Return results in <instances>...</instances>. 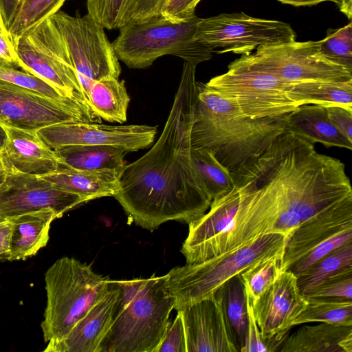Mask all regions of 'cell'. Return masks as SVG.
<instances>
[{
  "mask_svg": "<svg viewBox=\"0 0 352 352\" xmlns=\"http://www.w3.org/2000/svg\"><path fill=\"white\" fill-rule=\"evenodd\" d=\"M280 346V352H352V326L304 324L287 336Z\"/></svg>",
  "mask_w": 352,
  "mask_h": 352,
  "instance_id": "cb8c5ba5",
  "label": "cell"
},
{
  "mask_svg": "<svg viewBox=\"0 0 352 352\" xmlns=\"http://www.w3.org/2000/svg\"><path fill=\"white\" fill-rule=\"evenodd\" d=\"M13 41L19 67L69 97L88 104L66 43L52 16L40 21Z\"/></svg>",
  "mask_w": 352,
  "mask_h": 352,
  "instance_id": "9c48e42d",
  "label": "cell"
},
{
  "mask_svg": "<svg viewBox=\"0 0 352 352\" xmlns=\"http://www.w3.org/2000/svg\"><path fill=\"white\" fill-rule=\"evenodd\" d=\"M231 175L241 201L222 241L223 252L263 234L278 233L289 239L302 223L352 201L344 164L291 133L280 135Z\"/></svg>",
  "mask_w": 352,
  "mask_h": 352,
  "instance_id": "6da1fadb",
  "label": "cell"
},
{
  "mask_svg": "<svg viewBox=\"0 0 352 352\" xmlns=\"http://www.w3.org/2000/svg\"><path fill=\"white\" fill-rule=\"evenodd\" d=\"M80 196L55 186L42 177L8 173L0 186V217L8 218L23 213L50 208L58 217L85 203Z\"/></svg>",
  "mask_w": 352,
  "mask_h": 352,
  "instance_id": "2e32d148",
  "label": "cell"
},
{
  "mask_svg": "<svg viewBox=\"0 0 352 352\" xmlns=\"http://www.w3.org/2000/svg\"><path fill=\"white\" fill-rule=\"evenodd\" d=\"M61 164L80 170L122 168L127 151L113 146L75 145L54 148Z\"/></svg>",
  "mask_w": 352,
  "mask_h": 352,
  "instance_id": "484cf974",
  "label": "cell"
},
{
  "mask_svg": "<svg viewBox=\"0 0 352 352\" xmlns=\"http://www.w3.org/2000/svg\"><path fill=\"white\" fill-rule=\"evenodd\" d=\"M36 133L52 149L75 145L113 146L129 153L149 147L157 130L156 126L144 124L105 125L70 122L50 125Z\"/></svg>",
  "mask_w": 352,
  "mask_h": 352,
  "instance_id": "5bb4252c",
  "label": "cell"
},
{
  "mask_svg": "<svg viewBox=\"0 0 352 352\" xmlns=\"http://www.w3.org/2000/svg\"><path fill=\"white\" fill-rule=\"evenodd\" d=\"M165 0H127L122 25L135 21H142L160 15Z\"/></svg>",
  "mask_w": 352,
  "mask_h": 352,
  "instance_id": "ab89813d",
  "label": "cell"
},
{
  "mask_svg": "<svg viewBox=\"0 0 352 352\" xmlns=\"http://www.w3.org/2000/svg\"><path fill=\"white\" fill-rule=\"evenodd\" d=\"M0 29L1 30H7L5 26H4V24H3V20H2V18H1V13H0Z\"/></svg>",
  "mask_w": 352,
  "mask_h": 352,
  "instance_id": "f5cc1de1",
  "label": "cell"
},
{
  "mask_svg": "<svg viewBox=\"0 0 352 352\" xmlns=\"http://www.w3.org/2000/svg\"><path fill=\"white\" fill-rule=\"evenodd\" d=\"M122 291L112 280L107 292L61 340L50 341L45 352H100L118 309Z\"/></svg>",
  "mask_w": 352,
  "mask_h": 352,
  "instance_id": "d6986e66",
  "label": "cell"
},
{
  "mask_svg": "<svg viewBox=\"0 0 352 352\" xmlns=\"http://www.w3.org/2000/svg\"><path fill=\"white\" fill-rule=\"evenodd\" d=\"M293 84L254 67L243 56L230 63L226 73L206 83L251 118L280 116L296 109L287 94Z\"/></svg>",
  "mask_w": 352,
  "mask_h": 352,
  "instance_id": "ba28073f",
  "label": "cell"
},
{
  "mask_svg": "<svg viewBox=\"0 0 352 352\" xmlns=\"http://www.w3.org/2000/svg\"><path fill=\"white\" fill-rule=\"evenodd\" d=\"M287 94L297 104L338 106L352 111V80H306L294 83Z\"/></svg>",
  "mask_w": 352,
  "mask_h": 352,
  "instance_id": "4316f807",
  "label": "cell"
},
{
  "mask_svg": "<svg viewBox=\"0 0 352 352\" xmlns=\"http://www.w3.org/2000/svg\"><path fill=\"white\" fill-rule=\"evenodd\" d=\"M352 242V227L341 230L320 243L294 263L288 270L298 278L316 262L339 247Z\"/></svg>",
  "mask_w": 352,
  "mask_h": 352,
  "instance_id": "8d00e7d4",
  "label": "cell"
},
{
  "mask_svg": "<svg viewBox=\"0 0 352 352\" xmlns=\"http://www.w3.org/2000/svg\"><path fill=\"white\" fill-rule=\"evenodd\" d=\"M350 227H352V201L335 206L302 223L286 243L280 271L289 270L316 245Z\"/></svg>",
  "mask_w": 352,
  "mask_h": 352,
  "instance_id": "44dd1931",
  "label": "cell"
},
{
  "mask_svg": "<svg viewBox=\"0 0 352 352\" xmlns=\"http://www.w3.org/2000/svg\"><path fill=\"white\" fill-rule=\"evenodd\" d=\"M339 9L349 19L352 18V0H341Z\"/></svg>",
  "mask_w": 352,
  "mask_h": 352,
  "instance_id": "681fc988",
  "label": "cell"
},
{
  "mask_svg": "<svg viewBox=\"0 0 352 352\" xmlns=\"http://www.w3.org/2000/svg\"><path fill=\"white\" fill-rule=\"evenodd\" d=\"M8 140L6 130L3 126L0 124V151L6 145Z\"/></svg>",
  "mask_w": 352,
  "mask_h": 352,
  "instance_id": "f907efd6",
  "label": "cell"
},
{
  "mask_svg": "<svg viewBox=\"0 0 352 352\" xmlns=\"http://www.w3.org/2000/svg\"><path fill=\"white\" fill-rule=\"evenodd\" d=\"M195 69L184 62L162 133L147 153L124 166L114 195L136 225L151 232L168 221L188 224L206 213L212 201L191 159Z\"/></svg>",
  "mask_w": 352,
  "mask_h": 352,
  "instance_id": "7a4b0ae2",
  "label": "cell"
},
{
  "mask_svg": "<svg viewBox=\"0 0 352 352\" xmlns=\"http://www.w3.org/2000/svg\"><path fill=\"white\" fill-rule=\"evenodd\" d=\"M87 98L89 107L100 119L109 122L126 121L130 97L124 80L106 77L95 81L88 91Z\"/></svg>",
  "mask_w": 352,
  "mask_h": 352,
  "instance_id": "83f0119b",
  "label": "cell"
},
{
  "mask_svg": "<svg viewBox=\"0 0 352 352\" xmlns=\"http://www.w3.org/2000/svg\"><path fill=\"white\" fill-rule=\"evenodd\" d=\"M201 0H165L160 15L172 22L182 23L195 16V9Z\"/></svg>",
  "mask_w": 352,
  "mask_h": 352,
  "instance_id": "b9f144b4",
  "label": "cell"
},
{
  "mask_svg": "<svg viewBox=\"0 0 352 352\" xmlns=\"http://www.w3.org/2000/svg\"><path fill=\"white\" fill-rule=\"evenodd\" d=\"M51 16L66 43L87 97L95 81L106 77L119 78V60L100 24L88 13L73 16L58 11Z\"/></svg>",
  "mask_w": 352,
  "mask_h": 352,
  "instance_id": "30bf717a",
  "label": "cell"
},
{
  "mask_svg": "<svg viewBox=\"0 0 352 352\" xmlns=\"http://www.w3.org/2000/svg\"><path fill=\"white\" fill-rule=\"evenodd\" d=\"M12 226L9 218L0 217V260L8 259Z\"/></svg>",
  "mask_w": 352,
  "mask_h": 352,
  "instance_id": "bcb514c9",
  "label": "cell"
},
{
  "mask_svg": "<svg viewBox=\"0 0 352 352\" xmlns=\"http://www.w3.org/2000/svg\"><path fill=\"white\" fill-rule=\"evenodd\" d=\"M281 261L279 257L266 258L240 274L252 305L276 280L281 272Z\"/></svg>",
  "mask_w": 352,
  "mask_h": 352,
  "instance_id": "e575fe53",
  "label": "cell"
},
{
  "mask_svg": "<svg viewBox=\"0 0 352 352\" xmlns=\"http://www.w3.org/2000/svg\"><path fill=\"white\" fill-rule=\"evenodd\" d=\"M214 296L221 305L227 323L240 351L245 342L248 324L247 296L240 274L223 283Z\"/></svg>",
  "mask_w": 352,
  "mask_h": 352,
  "instance_id": "f1b7e54d",
  "label": "cell"
},
{
  "mask_svg": "<svg viewBox=\"0 0 352 352\" xmlns=\"http://www.w3.org/2000/svg\"><path fill=\"white\" fill-rule=\"evenodd\" d=\"M288 239L283 234H263L250 242L204 261L186 264L169 271L167 283L175 299L174 309L181 310L214 297L227 280L255 263L272 257H283Z\"/></svg>",
  "mask_w": 352,
  "mask_h": 352,
  "instance_id": "5b68a950",
  "label": "cell"
},
{
  "mask_svg": "<svg viewBox=\"0 0 352 352\" xmlns=\"http://www.w3.org/2000/svg\"><path fill=\"white\" fill-rule=\"evenodd\" d=\"M241 56L254 67L291 83L352 80L351 72L329 61L320 54L318 41L294 40L261 45L254 54Z\"/></svg>",
  "mask_w": 352,
  "mask_h": 352,
  "instance_id": "4fadbf2b",
  "label": "cell"
},
{
  "mask_svg": "<svg viewBox=\"0 0 352 352\" xmlns=\"http://www.w3.org/2000/svg\"><path fill=\"white\" fill-rule=\"evenodd\" d=\"M0 80L54 99L71 98L42 78L26 72L19 71L16 68L0 67Z\"/></svg>",
  "mask_w": 352,
  "mask_h": 352,
  "instance_id": "d590c367",
  "label": "cell"
},
{
  "mask_svg": "<svg viewBox=\"0 0 352 352\" xmlns=\"http://www.w3.org/2000/svg\"><path fill=\"white\" fill-rule=\"evenodd\" d=\"M307 298H342L352 299V267L346 268L325 280Z\"/></svg>",
  "mask_w": 352,
  "mask_h": 352,
  "instance_id": "f35d334b",
  "label": "cell"
},
{
  "mask_svg": "<svg viewBox=\"0 0 352 352\" xmlns=\"http://www.w3.org/2000/svg\"><path fill=\"white\" fill-rule=\"evenodd\" d=\"M349 267H352V242L333 250L313 264L297 278L298 287L305 296L328 278Z\"/></svg>",
  "mask_w": 352,
  "mask_h": 352,
  "instance_id": "f546056e",
  "label": "cell"
},
{
  "mask_svg": "<svg viewBox=\"0 0 352 352\" xmlns=\"http://www.w3.org/2000/svg\"><path fill=\"white\" fill-rule=\"evenodd\" d=\"M180 311L186 352H239L219 301L214 296Z\"/></svg>",
  "mask_w": 352,
  "mask_h": 352,
  "instance_id": "ac0fdd59",
  "label": "cell"
},
{
  "mask_svg": "<svg viewBox=\"0 0 352 352\" xmlns=\"http://www.w3.org/2000/svg\"><path fill=\"white\" fill-rule=\"evenodd\" d=\"M197 16L176 23L162 15L128 23L112 43L119 60L131 69L150 67L158 58L173 55L194 66L212 58V50L195 40Z\"/></svg>",
  "mask_w": 352,
  "mask_h": 352,
  "instance_id": "52a82bcc",
  "label": "cell"
},
{
  "mask_svg": "<svg viewBox=\"0 0 352 352\" xmlns=\"http://www.w3.org/2000/svg\"><path fill=\"white\" fill-rule=\"evenodd\" d=\"M116 283L121 298L100 352H155L175 305L167 275Z\"/></svg>",
  "mask_w": 352,
  "mask_h": 352,
  "instance_id": "277c9868",
  "label": "cell"
},
{
  "mask_svg": "<svg viewBox=\"0 0 352 352\" xmlns=\"http://www.w3.org/2000/svg\"><path fill=\"white\" fill-rule=\"evenodd\" d=\"M307 305V300L298 287L297 277L288 270L282 271L252 305L261 338L271 351L281 346Z\"/></svg>",
  "mask_w": 352,
  "mask_h": 352,
  "instance_id": "9a60e30c",
  "label": "cell"
},
{
  "mask_svg": "<svg viewBox=\"0 0 352 352\" xmlns=\"http://www.w3.org/2000/svg\"><path fill=\"white\" fill-rule=\"evenodd\" d=\"M70 122H100L86 102L71 98L58 100L0 80V124L36 132Z\"/></svg>",
  "mask_w": 352,
  "mask_h": 352,
  "instance_id": "8fae6325",
  "label": "cell"
},
{
  "mask_svg": "<svg viewBox=\"0 0 352 352\" xmlns=\"http://www.w3.org/2000/svg\"><path fill=\"white\" fill-rule=\"evenodd\" d=\"M127 0H87L88 14L109 30L122 26L123 16Z\"/></svg>",
  "mask_w": 352,
  "mask_h": 352,
  "instance_id": "74e56055",
  "label": "cell"
},
{
  "mask_svg": "<svg viewBox=\"0 0 352 352\" xmlns=\"http://www.w3.org/2000/svg\"><path fill=\"white\" fill-rule=\"evenodd\" d=\"M320 54L329 61L352 72V23L338 29H329L318 41Z\"/></svg>",
  "mask_w": 352,
  "mask_h": 352,
  "instance_id": "836d02e7",
  "label": "cell"
},
{
  "mask_svg": "<svg viewBox=\"0 0 352 352\" xmlns=\"http://www.w3.org/2000/svg\"><path fill=\"white\" fill-rule=\"evenodd\" d=\"M247 296V309H248V329L243 346L241 349V352H267L271 351L270 347L263 341L261 333L256 322L252 305L250 298Z\"/></svg>",
  "mask_w": 352,
  "mask_h": 352,
  "instance_id": "7bdbcfd3",
  "label": "cell"
},
{
  "mask_svg": "<svg viewBox=\"0 0 352 352\" xmlns=\"http://www.w3.org/2000/svg\"><path fill=\"white\" fill-rule=\"evenodd\" d=\"M278 1L285 3L289 4L294 6L299 7V6H311L318 4L324 1H332L336 3L338 8L340 6L341 0H278Z\"/></svg>",
  "mask_w": 352,
  "mask_h": 352,
  "instance_id": "c3c4849f",
  "label": "cell"
},
{
  "mask_svg": "<svg viewBox=\"0 0 352 352\" xmlns=\"http://www.w3.org/2000/svg\"><path fill=\"white\" fill-rule=\"evenodd\" d=\"M191 159L212 200L228 194L234 187L231 173L209 151L191 148Z\"/></svg>",
  "mask_w": 352,
  "mask_h": 352,
  "instance_id": "1f68e13d",
  "label": "cell"
},
{
  "mask_svg": "<svg viewBox=\"0 0 352 352\" xmlns=\"http://www.w3.org/2000/svg\"><path fill=\"white\" fill-rule=\"evenodd\" d=\"M8 175V171L0 157V186L4 183Z\"/></svg>",
  "mask_w": 352,
  "mask_h": 352,
  "instance_id": "816d5d0a",
  "label": "cell"
},
{
  "mask_svg": "<svg viewBox=\"0 0 352 352\" xmlns=\"http://www.w3.org/2000/svg\"><path fill=\"white\" fill-rule=\"evenodd\" d=\"M0 67H19L14 41L7 30L0 29Z\"/></svg>",
  "mask_w": 352,
  "mask_h": 352,
  "instance_id": "f6af8a7d",
  "label": "cell"
},
{
  "mask_svg": "<svg viewBox=\"0 0 352 352\" xmlns=\"http://www.w3.org/2000/svg\"><path fill=\"white\" fill-rule=\"evenodd\" d=\"M66 0H21L8 29L14 38L40 21L59 11Z\"/></svg>",
  "mask_w": 352,
  "mask_h": 352,
  "instance_id": "d6a6232c",
  "label": "cell"
},
{
  "mask_svg": "<svg viewBox=\"0 0 352 352\" xmlns=\"http://www.w3.org/2000/svg\"><path fill=\"white\" fill-rule=\"evenodd\" d=\"M111 280L76 258L57 259L45 274L47 304L41 323L45 342L63 339L107 292Z\"/></svg>",
  "mask_w": 352,
  "mask_h": 352,
  "instance_id": "8992f818",
  "label": "cell"
},
{
  "mask_svg": "<svg viewBox=\"0 0 352 352\" xmlns=\"http://www.w3.org/2000/svg\"><path fill=\"white\" fill-rule=\"evenodd\" d=\"M328 117L333 126L352 142V111L341 107H326Z\"/></svg>",
  "mask_w": 352,
  "mask_h": 352,
  "instance_id": "ee69618b",
  "label": "cell"
},
{
  "mask_svg": "<svg viewBox=\"0 0 352 352\" xmlns=\"http://www.w3.org/2000/svg\"><path fill=\"white\" fill-rule=\"evenodd\" d=\"M21 0H0V13L5 28L8 30Z\"/></svg>",
  "mask_w": 352,
  "mask_h": 352,
  "instance_id": "7dc6e473",
  "label": "cell"
},
{
  "mask_svg": "<svg viewBox=\"0 0 352 352\" xmlns=\"http://www.w3.org/2000/svg\"><path fill=\"white\" fill-rule=\"evenodd\" d=\"M12 222L8 261L25 260L45 247L49 240L51 223L59 218L50 208L8 217Z\"/></svg>",
  "mask_w": 352,
  "mask_h": 352,
  "instance_id": "d4e9b609",
  "label": "cell"
},
{
  "mask_svg": "<svg viewBox=\"0 0 352 352\" xmlns=\"http://www.w3.org/2000/svg\"><path fill=\"white\" fill-rule=\"evenodd\" d=\"M240 201V191L234 185L228 194L212 201L208 212L188 223V234L181 248L187 264L214 256L237 212Z\"/></svg>",
  "mask_w": 352,
  "mask_h": 352,
  "instance_id": "e0dca14e",
  "label": "cell"
},
{
  "mask_svg": "<svg viewBox=\"0 0 352 352\" xmlns=\"http://www.w3.org/2000/svg\"><path fill=\"white\" fill-rule=\"evenodd\" d=\"M191 148L210 152L233 173L260 156L285 132V116L251 118L230 100L197 81Z\"/></svg>",
  "mask_w": 352,
  "mask_h": 352,
  "instance_id": "3957f363",
  "label": "cell"
},
{
  "mask_svg": "<svg viewBox=\"0 0 352 352\" xmlns=\"http://www.w3.org/2000/svg\"><path fill=\"white\" fill-rule=\"evenodd\" d=\"M305 310L293 326L310 322H327L352 326V299L342 298H307Z\"/></svg>",
  "mask_w": 352,
  "mask_h": 352,
  "instance_id": "4dcf8cb0",
  "label": "cell"
},
{
  "mask_svg": "<svg viewBox=\"0 0 352 352\" xmlns=\"http://www.w3.org/2000/svg\"><path fill=\"white\" fill-rule=\"evenodd\" d=\"M123 168L80 170L60 164L55 172L40 177L60 189L81 197L87 202L100 197H114Z\"/></svg>",
  "mask_w": 352,
  "mask_h": 352,
  "instance_id": "603a6c76",
  "label": "cell"
},
{
  "mask_svg": "<svg viewBox=\"0 0 352 352\" xmlns=\"http://www.w3.org/2000/svg\"><path fill=\"white\" fill-rule=\"evenodd\" d=\"M285 132L296 135L308 142L320 143L327 147L352 149L350 142L330 121L326 107L302 104L285 116Z\"/></svg>",
  "mask_w": 352,
  "mask_h": 352,
  "instance_id": "7402d4cb",
  "label": "cell"
},
{
  "mask_svg": "<svg viewBox=\"0 0 352 352\" xmlns=\"http://www.w3.org/2000/svg\"><path fill=\"white\" fill-rule=\"evenodd\" d=\"M155 352H186L185 331L179 311L163 336Z\"/></svg>",
  "mask_w": 352,
  "mask_h": 352,
  "instance_id": "60d3db41",
  "label": "cell"
},
{
  "mask_svg": "<svg viewBox=\"0 0 352 352\" xmlns=\"http://www.w3.org/2000/svg\"><path fill=\"white\" fill-rule=\"evenodd\" d=\"M4 127L8 140L0 151V157L8 173L43 176L60 167L54 149L45 144L36 132Z\"/></svg>",
  "mask_w": 352,
  "mask_h": 352,
  "instance_id": "ffe728a7",
  "label": "cell"
},
{
  "mask_svg": "<svg viewBox=\"0 0 352 352\" xmlns=\"http://www.w3.org/2000/svg\"><path fill=\"white\" fill-rule=\"evenodd\" d=\"M194 38L213 51L221 48L218 54L248 55L261 45L294 41L296 33L285 22L235 12L200 18Z\"/></svg>",
  "mask_w": 352,
  "mask_h": 352,
  "instance_id": "7c38bea8",
  "label": "cell"
}]
</instances>
